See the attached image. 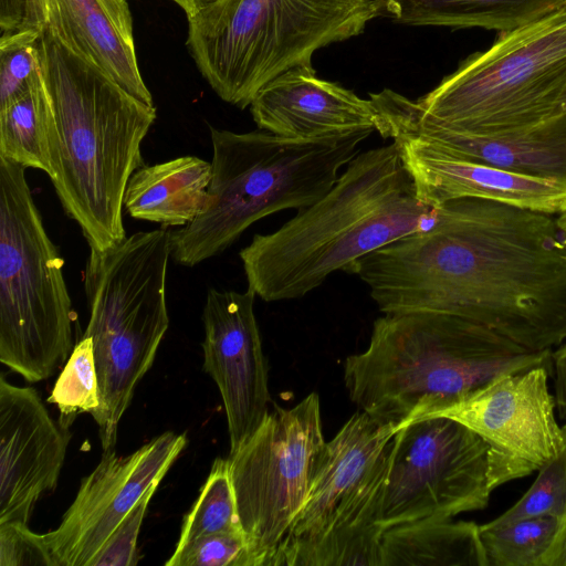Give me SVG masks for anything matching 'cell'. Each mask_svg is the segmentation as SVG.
I'll list each match as a JSON object with an SVG mask.
<instances>
[{
    "label": "cell",
    "mask_w": 566,
    "mask_h": 566,
    "mask_svg": "<svg viewBox=\"0 0 566 566\" xmlns=\"http://www.w3.org/2000/svg\"><path fill=\"white\" fill-rule=\"evenodd\" d=\"M553 217L451 200L431 229L363 256L347 273L385 314H451L528 349H553L566 340V233Z\"/></svg>",
    "instance_id": "obj_1"
},
{
    "label": "cell",
    "mask_w": 566,
    "mask_h": 566,
    "mask_svg": "<svg viewBox=\"0 0 566 566\" xmlns=\"http://www.w3.org/2000/svg\"><path fill=\"white\" fill-rule=\"evenodd\" d=\"M439 216L440 207L418 198L395 142L358 153L319 200L240 251L248 287L265 302L303 297Z\"/></svg>",
    "instance_id": "obj_2"
},
{
    "label": "cell",
    "mask_w": 566,
    "mask_h": 566,
    "mask_svg": "<svg viewBox=\"0 0 566 566\" xmlns=\"http://www.w3.org/2000/svg\"><path fill=\"white\" fill-rule=\"evenodd\" d=\"M53 115L50 177L57 198L90 249L104 251L127 235L124 193L142 166V143L156 108L69 48L48 25L36 42Z\"/></svg>",
    "instance_id": "obj_3"
},
{
    "label": "cell",
    "mask_w": 566,
    "mask_h": 566,
    "mask_svg": "<svg viewBox=\"0 0 566 566\" xmlns=\"http://www.w3.org/2000/svg\"><path fill=\"white\" fill-rule=\"evenodd\" d=\"M552 354L451 314L387 313L374 322L367 349L346 358L344 382L361 411L399 430L502 375L552 370Z\"/></svg>",
    "instance_id": "obj_4"
},
{
    "label": "cell",
    "mask_w": 566,
    "mask_h": 566,
    "mask_svg": "<svg viewBox=\"0 0 566 566\" xmlns=\"http://www.w3.org/2000/svg\"><path fill=\"white\" fill-rule=\"evenodd\" d=\"M211 180L205 210L171 231V258L195 266L227 250L254 222L319 200L371 130L322 139L286 138L259 129L210 126Z\"/></svg>",
    "instance_id": "obj_5"
},
{
    "label": "cell",
    "mask_w": 566,
    "mask_h": 566,
    "mask_svg": "<svg viewBox=\"0 0 566 566\" xmlns=\"http://www.w3.org/2000/svg\"><path fill=\"white\" fill-rule=\"evenodd\" d=\"M375 18L374 0H219L187 19V46L216 94L243 109L275 77Z\"/></svg>",
    "instance_id": "obj_6"
},
{
    "label": "cell",
    "mask_w": 566,
    "mask_h": 566,
    "mask_svg": "<svg viewBox=\"0 0 566 566\" xmlns=\"http://www.w3.org/2000/svg\"><path fill=\"white\" fill-rule=\"evenodd\" d=\"M171 230L138 231L104 251L92 250L84 272L101 396L93 416L103 451L115 449L120 418L151 367L169 326L166 282Z\"/></svg>",
    "instance_id": "obj_7"
},
{
    "label": "cell",
    "mask_w": 566,
    "mask_h": 566,
    "mask_svg": "<svg viewBox=\"0 0 566 566\" xmlns=\"http://www.w3.org/2000/svg\"><path fill=\"white\" fill-rule=\"evenodd\" d=\"M63 264L25 168L0 158V363L29 382L51 377L73 350Z\"/></svg>",
    "instance_id": "obj_8"
},
{
    "label": "cell",
    "mask_w": 566,
    "mask_h": 566,
    "mask_svg": "<svg viewBox=\"0 0 566 566\" xmlns=\"http://www.w3.org/2000/svg\"><path fill=\"white\" fill-rule=\"evenodd\" d=\"M397 431L361 410L345 422L269 566H381L378 507Z\"/></svg>",
    "instance_id": "obj_9"
},
{
    "label": "cell",
    "mask_w": 566,
    "mask_h": 566,
    "mask_svg": "<svg viewBox=\"0 0 566 566\" xmlns=\"http://www.w3.org/2000/svg\"><path fill=\"white\" fill-rule=\"evenodd\" d=\"M565 88L566 9L503 32L417 102L449 127L497 133L564 112Z\"/></svg>",
    "instance_id": "obj_10"
},
{
    "label": "cell",
    "mask_w": 566,
    "mask_h": 566,
    "mask_svg": "<svg viewBox=\"0 0 566 566\" xmlns=\"http://www.w3.org/2000/svg\"><path fill=\"white\" fill-rule=\"evenodd\" d=\"M534 471L454 419L407 422L392 439L378 525L385 531L482 510L500 485Z\"/></svg>",
    "instance_id": "obj_11"
},
{
    "label": "cell",
    "mask_w": 566,
    "mask_h": 566,
    "mask_svg": "<svg viewBox=\"0 0 566 566\" xmlns=\"http://www.w3.org/2000/svg\"><path fill=\"white\" fill-rule=\"evenodd\" d=\"M326 441L319 399L275 406L229 455L238 515L251 566H269L308 496Z\"/></svg>",
    "instance_id": "obj_12"
},
{
    "label": "cell",
    "mask_w": 566,
    "mask_h": 566,
    "mask_svg": "<svg viewBox=\"0 0 566 566\" xmlns=\"http://www.w3.org/2000/svg\"><path fill=\"white\" fill-rule=\"evenodd\" d=\"M187 446L186 434L166 431L126 457L103 451L81 481L54 531L43 534L55 566H91L109 535L144 493L163 480Z\"/></svg>",
    "instance_id": "obj_13"
},
{
    "label": "cell",
    "mask_w": 566,
    "mask_h": 566,
    "mask_svg": "<svg viewBox=\"0 0 566 566\" xmlns=\"http://www.w3.org/2000/svg\"><path fill=\"white\" fill-rule=\"evenodd\" d=\"M382 138L411 136L473 163L566 184V111L535 125L471 133L441 124L420 104L384 88L370 93Z\"/></svg>",
    "instance_id": "obj_14"
},
{
    "label": "cell",
    "mask_w": 566,
    "mask_h": 566,
    "mask_svg": "<svg viewBox=\"0 0 566 566\" xmlns=\"http://www.w3.org/2000/svg\"><path fill=\"white\" fill-rule=\"evenodd\" d=\"M255 293L209 289L203 306V369L220 391L230 453L262 424L270 409L268 364L254 315Z\"/></svg>",
    "instance_id": "obj_15"
},
{
    "label": "cell",
    "mask_w": 566,
    "mask_h": 566,
    "mask_svg": "<svg viewBox=\"0 0 566 566\" xmlns=\"http://www.w3.org/2000/svg\"><path fill=\"white\" fill-rule=\"evenodd\" d=\"M549 377L546 367L502 375L428 417L454 419L537 471L566 449V423L557 420Z\"/></svg>",
    "instance_id": "obj_16"
},
{
    "label": "cell",
    "mask_w": 566,
    "mask_h": 566,
    "mask_svg": "<svg viewBox=\"0 0 566 566\" xmlns=\"http://www.w3.org/2000/svg\"><path fill=\"white\" fill-rule=\"evenodd\" d=\"M70 439L34 388L1 376L0 524H28L38 500L57 485Z\"/></svg>",
    "instance_id": "obj_17"
},
{
    "label": "cell",
    "mask_w": 566,
    "mask_h": 566,
    "mask_svg": "<svg viewBox=\"0 0 566 566\" xmlns=\"http://www.w3.org/2000/svg\"><path fill=\"white\" fill-rule=\"evenodd\" d=\"M418 198L430 206L479 198L558 216L566 211V184L520 175L458 158L411 136L392 138Z\"/></svg>",
    "instance_id": "obj_18"
},
{
    "label": "cell",
    "mask_w": 566,
    "mask_h": 566,
    "mask_svg": "<svg viewBox=\"0 0 566 566\" xmlns=\"http://www.w3.org/2000/svg\"><path fill=\"white\" fill-rule=\"evenodd\" d=\"M250 112L259 129L286 138L322 139L377 128L370 98L317 77L312 64L295 66L268 83Z\"/></svg>",
    "instance_id": "obj_19"
},
{
    "label": "cell",
    "mask_w": 566,
    "mask_h": 566,
    "mask_svg": "<svg viewBox=\"0 0 566 566\" xmlns=\"http://www.w3.org/2000/svg\"><path fill=\"white\" fill-rule=\"evenodd\" d=\"M46 25L126 92L154 105L136 56L127 0H46Z\"/></svg>",
    "instance_id": "obj_20"
},
{
    "label": "cell",
    "mask_w": 566,
    "mask_h": 566,
    "mask_svg": "<svg viewBox=\"0 0 566 566\" xmlns=\"http://www.w3.org/2000/svg\"><path fill=\"white\" fill-rule=\"evenodd\" d=\"M211 175V163L197 156L144 165L128 180L124 208L137 220L185 227L205 210Z\"/></svg>",
    "instance_id": "obj_21"
},
{
    "label": "cell",
    "mask_w": 566,
    "mask_h": 566,
    "mask_svg": "<svg viewBox=\"0 0 566 566\" xmlns=\"http://www.w3.org/2000/svg\"><path fill=\"white\" fill-rule=\"evenodd\" d=\"M378 18L411 27L509 32L566 9V0H374Z\"/></svg>",
    "instance_id": "obj_22"
},
{
    "label": "cell",
    "mask_w": 566,
    "mask_h": 566,
    "mask_svg": "<svg viewBox=\"0 0 566 566\" xmlns=\"http://www.w3.org/2000/svg\"><path fill=\"white\" fill-rule=\"evenodd\" d=\"M381 566H488L473 522L421 521L386 528Z\"/></svg>",
    "instance_id": "obj_23"
},
{
    "label": "cell",
    "mask_w": 566,
    "mask_h": 566,
    "mask_svg": "<svg viewBox=\"0 0 566 566\" xmlns=\"http://www.w3.org/2000/svg\"><path fill=\"white\" fill-rule=\"evenodd\" d=\"M52 136L53 115L40 74L23 94L0 108V158L51 177Z\"/></svg>",
    "instance_id": "obj_24"
},
{
    "label": "cell",
    "mask_w": 566,
    "mask_h": 566,
    "mask_svg": "<svg viewBox=\"0 0 566 566\" xmlns=\"http://www.w3.org/2000/svg\"><path fill=\"white\" fill-rule=\"evenodd\" d=\"M560 518L539 516L480 525L488 566H543Z\"/></svg>",
    "instance_id": "obj_25"
},
{
    "label": "cell",
    "mask_w": 566,
    "mask_h": 566,
    "mask_svg": "<svg viewBox=\"0 0 566 566\" xmlns=\"http://www.w3.org/2000/svg\"><path fill=\"white\" fill-rule=\"evenodd\" d=\"M176 546L203 535L243 531L238 515L229 459L217 458L191 510L185 515Z\"/></svg>",
    "instance_id": "obj_26"
},
{
    "label": "cell",
    "mask_w": 566,
    "mask_h": 566,
    "mask_svg": "<svg viewBox=\"0 0 566 566\" xmlns=\"http://www.w3.org/2000/svg\"><path fill=\"white\" fill-rule=\"evenodd\" d=\"M48 402L60 411L59 423L70 429L76 416H94L101 407L93 340L83 336L73 350L52 389Z\"/></svg>",
    "instance_id": "obj_27"
},
{
    "label": "cell",
    "mask_w": 566,
    "mask_h": 566,
    "mask_svg": "<svg viewBox=\"0 0 566 566\" xmlns=\"http://www.w3.org/2000/svg\"><path fill=\"white\" fill-rule=\"evenodd\" d=\"M537 471L530 489L507 511L490 521L491 524L539 516L563 517L566 511V449Z\"/></svg>",
    "instance_id": "obj_28"
},
{
    "label": "cell",
    "mask_w": 566,
    "mask_h": 566,
    "mask_svg": "<svg viewBox=\"0 0 566 566\" xmlns=\"http://www.w3.org/2000/svg\"><path fill=\"white\" fill-rule=\"evenodd\" d=\"M41 32L21 31L0 36V108L23 94L40 76L36 42Z\"/></svg>",
    "instance_id": "obj_29"
},
{
    "label": "cell",
    "mask_w": 566,
    "mask_h": 566,
    "mask_svg": "<svg viewBox=\"0 0 566 566\" xmlns=\"http://www.w3.org/2000/svg\"><path fill=\"white\" fill-rule=\"evenodd\" d=\"M166 566H251L243 531L221 532L176 546Z\"/></svg>",
    "instance_id": "obj_30"
},
{
    "label": "cell",
    "mask_w": 566,
    "mask_h": 566,
    "mask_svg": "<svg viewBox=\"0 0 566 566\" xmlns=\"http://www.w3.org/2000/svg\"><path fill=\"white\" fill-rule=\"evenodd\" d=\"M161 480L144 493L135 506L106 539L91 566H133L138 563L137 538L150 499Z\"/></svg>",
    "instance_id": "obj_31"
},
{
    "label": "cell",
    "mask_w": 566,
    "mask_h": 566,
    "mask_svg": "<svg viewBox=\"0 0 566 566\" xmlns=\"http://www.w3.org/2000/svg\"><path fill=\"white\" fill-rule=\"evenodd\" d=\"M55 566L44 535L36 534L28 524H0V566Z\"/></svg>",
    "instance_id": "obj_32"
},
{
    "label": "cell",
    "mask_w": 566,
    "mask_h": 566,
    "mask_svg": "<svg viewBox=\"0 0 566 566\" xmlns=\"http://www.w3.org/2000/svg\"><path fill=\"white\" fill-rule=\"evenodd\" d=\"M46 22V0H0L1 34L42 32Z\"/></svg>",
    "instance_id": "obj_33"
},
{
    "label": "cell",
    "mask_w": 566,
    "mask_h": 566,
    "mask_svg": "<svg viewBox=\"0 0 566 566\" xmlns=\"http://www.w3.org/2000/svg\"><path fill=\"white\" fill-rule=\"evenodd\" d=\"M552 378L557 415L566 423V340L553 350Z\"/></svg>",
    "instance_id": "obj_34"
},
{
    "label": "cell",
    "mask_w": 566,
    "mask_h": 566,
    "mask_svg": "<svg viewBox=\"0 0 566 566\" xmlns=\"http://www.w3.org/2000/svg\"><path fill=\"white\" fill-rule=\"evenodd\" d=\"M543 566H566V511L560 518L555 539L544 557Z\"/></svg>",
    "instance_id": "obj_35"
},
{
    "label": "cell",
    "mask_w": 566,
    "mask_h": 566,
    "mask_svg": "<svg viewBox=\"0 0 566 566\" xmlns=\"http://www.w3.org/2000/svg\"><path fill=\"white\" fill-rule=\"evenodd\" d=\"M181 8L187 19L196 15L201 10L212 6L219 0H170Z\"/></svg>",
    "instance_id": "obj_36"
},
{
    "label": "cell",
    "mask_w": 566,
    "mask_h": 566,
    "mask_svg": "<svg viewBox=\"0 0 566 566\" xmlns=\"http://www.w3.org/2000/svg\"><path fill=\"white\" fill-rule=\"evenodd\" d=\"M558 227L566 233V211L556 218Z\"/></svg>",
    "instance_id": "obj_37"
},
{
    "label": "cell",
    "mask_w": 566,
    "mask_h": 566,
    "mask_svg": "<svg viewBox=\"0 0 566 566\" xmlns=\"http://www.w3.org/2000/svg\"><path fill=\"white\" fill-rule=\"evenodd\" d=\"M562 109L566 111V88L562 97Z\"/></svg>",
    "instance_id": "obj_38"
}]
</instances>
